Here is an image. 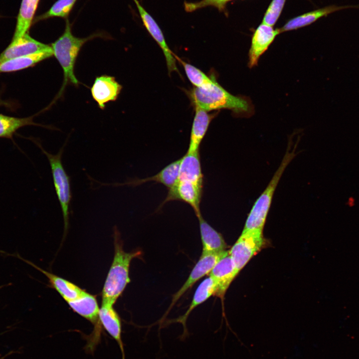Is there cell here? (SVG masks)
I'll list each match as a JSON object with an SVG mask.
<instances>
[{"label": "cell", "instance_id": "cell-1", "mask_svg": "<svg viewBox=\"0 0 359 359\" xmlns=\"http://www.w3.org/2000/svg\"><path fill=\"white\" fill-rule=\"evenodd\" d=\"M195 109L207 112L228 109L237 114H246L251 111L249 101L242 97L234 96L222 87L215 79L205 86L194 87L188 92Z\"/></svg>", "mask_w": 359, "mask_h": 359}, {"label": "cell", "instance_id": "cell-2", "mask_svg": "<svg viewBox=\"0 0 359 359\" xmlns=\"http://www.w3.org/2000/svg\"><path fill=\"white\" fill-rule=\"evenodd\" d=\"M113 260L106 277L103 290L102 303L114 305L130 282L129 268L133 259L141 255L140 251L126 252L123 249L120 234L114 227Z\"/></svg>", "mask_w": 359, "mask_h": 359}, {"label": "cell", "instance_id": "cell-3", "mask_svg": "<svg viewBox=\"0 0 359 359\" xmlns=\"http://www.w3.org/2000/svg\"><path fill=\"white\" fill-rule=\"evenodd\" d=\"M99 34L80 38L75 36L68 19L63 34L51 45L53 55L56 58L63 72V83L57 97H59L68 83L78 86L79 82L74 74V67L77 57L82 46L89 40Z\"/></svg>", "mask_w": 359, "mask_h": 359}, {"label": "cell", "instance_id": "cell-4", "mask_svg": "<svg viewBox=\"0 0 359 359\" xmlns=\"http://www.w3.org/2000/svg\"><path fill=\"white\" fill-rule=\"evenodd\" d=\"M292 142L288 148L283 160L267 186L255 202L246 220L243 232L262 229L270 208L273 196L278 183L286 168L296 156L297 145L292 148Z\"/></svg>", "mask_w": 359, "mask_h": 359}, {"label": "cell", "instance_id": "cell-5", "mask_svg": "<svg viewBox=\"0 0 359 359\" xmlns=\"http://www.w3.org/2000/svg\"><path fill=\"white\" fill-rule=\"evenodd\" d=\"M34 143L45 155L49 161L52 175L56 193L60 204L64 221V233L66 235L69 227V205L72 198L70 178L62 165L61 158L64 152L65 142L56 155L46 151L40 143Z\"/></svg>", "mask_w": 359, "mask_h": 359}, {"label": "cell", "instance_id": "cell-6", "mask_svg": "<svg viewBox=\"0 0 359 359\" xmlns=\"http://www.w3.org/2000/svg\"><path fill=\"white\" fill-rule=\"evenodd\" d=\"M262 229L242 232L229 254L238 272L265 244Z\"/></svg>", "mask_w": 359, "mask_h": 359}, {"label": "cell", "instance_id": "cell-7", "mask_svg": "<svg viewBox=\"0 0 359 359\" xmlns=\"http://www.w3.org/2000/svg\"><path fill=\"white\" fill-rule=\"evenodd\" d=\"M67 303L75 312L95 325L93 336H91L92 339L87 342L86 347L87 350L93 351L98 344L100 336L99 320L100 308L95 296L85 291L78 298Z\"/></svg>", "mask_w": 359, "mask_h": 359}, {"label": "cell", "instance_id": "cell-8", "mask_svg": "<svg viewBox=\"0 0 359 359\" xmlns=\"http://www.w3.org/2000/svg\"><path fill=\"white\" fill-rule=\"evenodd\" d=\"M203 184L186 180H178L176 184L168 189L167 196L160 205L172 200H180L188 204L194 210L197 217L201 216L200 204L203 194Z\"/></svg>", "mask_w": 359, "mask_h": 359}, {"label": "cell", "instance_id": "cell-9", "mask_svg": "<svg viewBox=\"0 0 359 359\" xmlns=\"http://www.w3.org/2000/svg\"><path fill=\"white\" fill-rule=\"evenodd\" d=\"M228 251L219 253L202 254L194 265L187 280L181 288L173 295L171 303L161 321L164 319L173 306L186 291L198 280L206 275H208L217 262Z\"/></svg>", "mask_w": 359, "mask_h": 359}, {"label": "cell", "instance_id": "cell-10", "mask_svg": "<svg viewBox=\"0 0 359 359\" xmlns=\"http://www.w3.org/2000/svg\"><path fill=\"white\" fill-rule=\"evenodd\" d=\"M280 33L279 28L261 23L254 31L248 53V66L250 68L258 64L261 56L268 49L276 36Z\"/></svg>", "mask_w": 359, "mask_h": 359}, {"label": "cell", "instance_id": "cell-11", "mask_svg": "<svg viewBox=\"0 0 359 359\" xmlns=\"http://www.w3.org/2000/svg\"><path fill=\"white\" fill-rule=\"evenodd\" d=\"M146 28L162 49L166 58L169 73L178 72L176 55L168 45L160 27L153 17L141 5L138 0H134Z\"/></svg>", "mask_w": 359, "mask_h": 359}, {"label": "cell", "instance_id": "cell-12", "mask_svg": "<svg viewBox=\"0 0 359 359\" xmlns=\"http://www.w3.org/2000/svg\"><path fill=\"white\" fill-rule=\"evenodd\" d=\"M238 273L228 250L208 274L216 283V291L214 296L223 299L230 284Z\"/></svg>", "mask_w": 359, "mask_h": 359}, {"label": "cell", "instance_id": "cell-13", "mask_svg": "<svg viewBox=\"0 0 359 359\" xmlns=\"http://www.w3.org/2000/svg\"><path fill=\"white\" fill-rule=\"evenodd\" d=\"M50 45L31 37L28 32L22 36L12 39L9 45L0 54V64L18 57L50 48Z\"/></svg>", "mask_w": 359, "mask_h": 359}, {"label": "cell", "instance_id": "cell-14", "mask_svg": "<svg viewBox=\"0 0 359 359\" xmlns=\"http://www.w3.org/2000/svg\"><path fill=\"white\" fill-rule=\"evenodd\" d=\"M122 89V86L115 77L104 75L95 78L91 93L99 107L104 109L107 103L117 100Z\"/></svg>", "mask_w": 359, "mask_h": 359}, {"label": "cell", "instance_id": "cell-15", "mask_svg": "<svg viewBox=\"0 0 359 359\" xmlns=\"http://www.w3.org/2000/svg\"><path fill=\"white\" fill-rule=\"evenodd\" d=\"M355 7H356V6L337 5L335 4L326 6L290 19L283 26L279 28V30L281 33L296 30L310 25L320 18L326 17L335 12Z\"/></svg>", "mask_w": 359, "mask_h": 359}, {"label": "cell", "instance_id": "cell-16", "mask_svg": "<svg viewBox=\"0 0 359 359\" xmlns=\"http://www.w3.org/2000/svg\"><path fill=\"white\" fill-rule=\"evenodd\" d=\"M216 291V283L209 276L205 278L198 286L193 296L192 301L185 313L179 318L170 321L171 323H180L183 328V334L181 339H184L188 334L186 328L187 319L192 310L204 302L211 296L215 295Z\"/></svg>", "mask_w": 359, "mask_h": 359}, {"label": "cell", "instance_id": "cell-17", "mask_svg": "<svg viewBox=\"0 0 359 359\" xmlns=\"http://www.w3.org/2000/svg\"><path fill=\"white\" fill-rule=\"evenodd\" d=\"M99 322L105 330L116 341L120 349L122 359H125L122 340V325L120 318L113 305L102 303L99 313Z\"/></svg>", "mask_w": 359, "mask_h": 359}, {"label": "cell", "instance_id": "cell-18", "mask_svg": "<svg viewBox=\"0 0 359 359\" xmlns=\"http://www.w3.org/2000/svg\"><path fill=\"white\" fill-rule=\"evenodd\" d=\"M178 180H186L203 184L199 151L188 152L180 158Z\"/></svg>", "mask_w": 359, "mask_h": 359}, {"label": "cell", "instance_id": "cell-19", "mask_svg": "<svg viewBox=\"0 0 359 359\" xmlns=\"http://www.w3.org/2000/svg\"><path fill=\"white\" fill-rule=\"evenodd\" d=\"M180 159L175 161L164 168L156 175L143 179H134L124 183H115L111 185H130L135 186L147 181H155L166 186L168 189L173 187L178 180Z\"/></svg>", "mask_w": 359, "mask_h": 359}, {"label": "cell", "instance_id": "cell-20", "mask_svg": "<svg viewBox=\"0 0 359 359\" xmlns=\"http://www.w3.org/2000/svg\"><path fill=\"white\" fill-rule=\"evenodd\" d=\"M199 221L202 254L219 253L226 251L227 245L221 234L214 229L201 215Z\"/></svg>", "mask_w": 359, "mask_h": 359}, {"label": "cell", "instance_id": "cell-21", "mask_svg": "<svg viewBox=\"0 0 359 359\" xmlns=\"http://www.w3.org/2000/svg\"><path fill=\"white\" fill-rule=\"evenodd\" d=\"M188 152L199 151L200 145L208 129L209 126L216 114H210L199 109H195Z\"/></svg>", "mask_w": 359, "mask_h": 359}, {"label": "cell", "instance_id": "cell-22", "mask_svg": "<svg viewBox=\"0 0 359 359\" xmlns=\"http://www.w3.org/2000/svg\"><path fill=\"white\" fill-rule=\"evenodd\" d=\"M17 257L32 266L44 274L48 279L51 286L59 293L67 302L78 298L85 292L84 290L73 283L55 275L53 273L43 270L31 262L24 259L19 256V255L17 254Z\"/></svg>", "mask_w": 359, "mask_h": 359}, {"label": "cell", "instance_id": "cell-23", "mask_svg": "<svg viewBox=\"0 0 359 359\" xmlns=\"http://www.w3.org/2000/svg\"><path fill=\"white\" fill-rule=\"evenodd\" d=\"M52 55L51 47L45 50L11 59L0 64V73L14 72L29 68Z\"/></svg>", "mask_w": 359, "mask_h": 359}, {"label": "cell", "instance_id": "cell-24", "mask_svg": "<svg viewBox=\"0 0 359 359\" xmlns=\"http://www.w3.org/2000/svg\"><path fill=\"white\" fill-rule=\"evenodd\" d=\"M39 1V0H22L12 39L19 38L28 32Z\"/></svg>", "mask_w": 359, "mask_h": 359}, {"label": "cell", "instance_id": "cell-25", "mask_svg": "<svg viewBox=\"0 0 359 359\" xmlns=\"http://www.w3.org/2000/svg\"><path fill=\"white\" fill-rule=\"evenodd\" d=\"M37 125L32 117L17 118L0 114V138L12 140V137L19 128L27 125Z\"/></svg>", "mask_w": 359, "mask_h": 359}, {"label": "cell", "instance_id": "cell-26", "mask_svg": "<svg viewBox=\"0 0 359 359\" xmlns=\"http://www.w3.org/2000/svg\"><path fill=\"white\" fill-rule=\"evenodd\" d=\"M176 59L182 65L186 75L194 87L200 88L210 84L216 79L214 76H208L196 67L180 59L176 55Z\"/></svg>", "mask_w": 359, "mask_h": 359}, {"label": "cell", "instance_id": "cell-27", "mask_svg": "<svg viewBox=\"0 0 359 359\" xmlns=\"http://www.w3.org/2000/svg\"><path fill=\"white\" fill-rule=\"evenodd\" d=\"M77 0H57L46 12L35 18L34 22L53 17L66 18Z\"/></svg>", "mask_w": 359, "mask_h": 359}, {"label": "cell", "instance_id": "cell-28", "mask_svg": "<svg viewBox=\"0 0 359 359\" xmlns=\"http://www.w3.org/2000/svg\"><path fill=\"white\" fill-rule=\"evenodd\" d=\"M286 0H272L266 9L261 23L274 26L282 12Z\"/></svg>", "mask_w": 359, "mask_h": 359}, {"label": "cell", "instance_id": "cell-29", "mask_svg": "<svg viewBox=\"0 0 359 359\" xmlns=\"http://www.w3.org/2000/svg\"><path fill=\"white\" fill-rule=\"evenodd\" d=\"M232 0H201L196 2H185L184 8L186 11L191 12L207 6H212L219 11H223L226 4Z\"/></svg>", "mask_w": 359, "mask_h": 359}, {"label": "cell", "instance_id": "cell-30", "mask_svg": "<svg viewBox=\"0 0 359 359\" xmlns=\"http://www.w3.org/2000/svg\"><path fill=\"white\" fill-rule=\"evenodd\" d=\"M355 203H356V199L353 196L349 197L346 202L347 205L350 207H353L354 206H355Z\"/></svg>", "mask_w": 359, "mask_h": 359}, {"label": "cell", "instance_id": "cell-31", "mask_svg": "<svg viewBox=\"0 0 359 359\" xmlns=\"http://www.w3.org/2000/svg\"><path fill=\"white\" fill-rule=\"evenodd\" d=\"M4 286H5V285H1V286H0V289H1V288L3 287Z\"/></svg>", "mask_w": 359, "mask_h": 359}]
</instances>
